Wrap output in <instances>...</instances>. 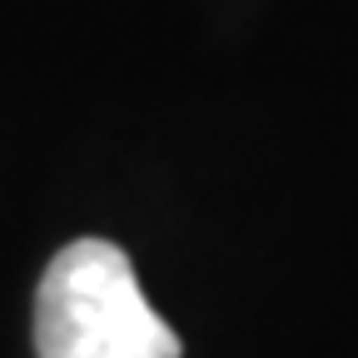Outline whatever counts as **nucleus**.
Wrapping results in <instances>:
<instances>
[{
	"mask_svg": "<svg viewBox=\"0 0 358 358\" xmlns=\"http://www.w3.org/2000/svg\"><path fill=\"white\" fill-rule=\"evenodd\" d=\"M40 358H179V334L140 294L134 264L110 239L65 244L35 289Z\"/></svg>",
	"mask_w": 358,
	"mask_h": 358,
	"instance_id": "obj_1",
	"label": "nucleus"
}]
</instances>
